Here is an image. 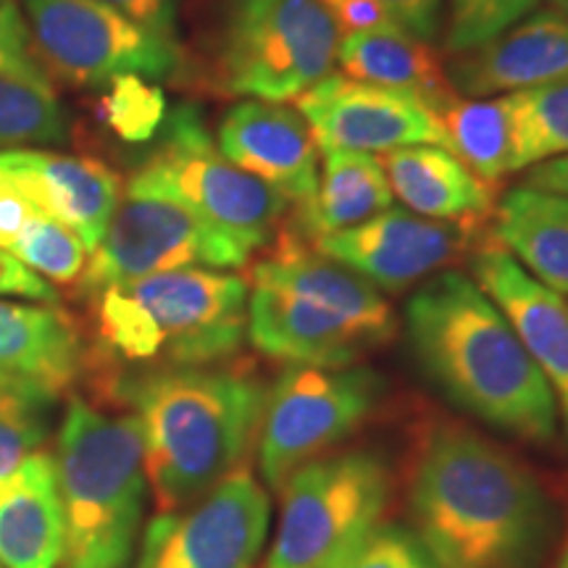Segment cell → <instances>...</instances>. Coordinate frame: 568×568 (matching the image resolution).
<instances>
[{"label":"cell","mask_w":568,"mask_h":568,"mask_svg":"<svg viewBox=\"0 0 568 568\" xmlns=\"http://www.w3.org/2000/svg\"><path fill=\"white\" fill-rule=\"evenodd\" d=\"M408 510L437 568H542L556 539V508L524 460L456 424L418 447Z\"/></svg>","instance_id":"obj_1"},{"label":"cell","mask_w":568,"mask_h":568,"mask_svg":"<svg viewBox=\"0 0 568 568\" xmlns=\"http://www.w3.org/2000/svg\"><path fill=\"white\" fill-rule=\"evenodd\" d=\"M408 339L443 393L479 422L548 445L558 406L521 337L471 276L443 272L410 295Z\"/></svg>","instance_id":"obj_2"},{"label":"cell","mask_w":568,"mask_h":568,"mask_svg":"<svg viewBox=\"0 0 568 568\" xmlns=\"http://www.w3.org/2000/svg\"><path fill=\"white\" fill-rule=\"evenodd\" d=\"M268 389L237 368L182 366L122 374L113 395L132 408L159 514L201 500L243 468Z\"/></svg>","instance_id":"obj_3"},{"label":"cell","mask_w":568,"mask_h":568,"mask_svg":"<svg viewBox=\"0 0 568 568\" xmlns=\"http://www.w3.org/2000/svg\"><path fill=\"white\" fill-rule=\"evenodd\" d=\"M247 282L219 268H176L95 293V335L113 361L148 368L213 366L247 337Z\"/></svg>","instance_id":"obj_4"},{"label":"cell","mask_w":568,"mask_h":568,"mask_svg":"<svg viewBox=\"0 0 568 568\" xmlns=\"http://www.w3.org/2000/svg\"><path fill=\"white\" fill-rule=\"evenodd\" d=\"M53 460L63 516L59 568L130 566L148 495L138 422L74 397Z\"/></svg>","instance_id":"obj_5"},{"label":"cell","mask_w":568,"mask_h":568,"mask_svg":"<svg viewBox=\"0 0 568 568\" xmlns=\"http://www.w3.org/2000/svg\"><path fill=\"white\" fill-rule=\"evenodd\" d=\"M126 195L180 203L247 251L272 243L290 211L282 193L224 159L195 105L169 111Z\"/></svg>","instance_id":"obj_6"},{"label":"cell","mask_w":568,"mask_h":568,"mask_svg":"<svg viewBox=\"0 0 568 568\" xmlns=\"http://www.w3.org/2000/svg\"><path fill=\"white\" fill-rule=\"evenodd\" d=\"M339 34L322 0H234L219 40L226 95L297 101L337 63Z\"/></svg>","instance_id":"obj_7"},{"label":"cell","mask_w":568,"mask_h":568,"mask_svg":"<svg viewBox=\"0 0 568 568\" xmlns=\"http://www.w3.org/2000/svg\"><path fill=\"white\" fill-rule=\"evenodd\" d=\"M389 471L374 453L322 456L287 479L280 527L261 568H339L389 503Z\"/></svg>","instance_id":"obj_8"},{"label":"cell","mask_w":568,"mask_h":568,"mask_svg":"<svg viewBox=\"0 0 568 568\" xmlns=\"http://www.w3.org/2000/svg\"><path fill=\"white\" fill-rule=\"evenodd\" d=\"M382 395V376L364 366H287L266 393L258 466L272 489L353 435Z\"/></svg>","instance_id":"obj_9"},{"label":"cell","mask_w":568,"mask_h":568,"mask_svg":"<svg viewBox=\"0 0 568 568\" xmlns=\"http://www.w3.org/2000/svg\"><path fill=\"white\" fill-rule=\"evenodd\" d=\"M34 55L48 77L103 88L124 74L163 80L182 63L174 38L145 30L101 0H24Z\"/></svg>","instance_id":"obj_10"},{"label":"cell","mask_w":568,"mask_h":568,"mask_svg":"<svg viewBox=\"0 0 568 568\" xmlns=\"http://www.w3.org/2000/svg\"><path fill=\"white\" fill-rule=\"evenodd\" d=\"M251 255L243 243L180 203L126 195L90 251L80 287L95 295L111 284L176 268H240Z\"/></svg>","instance_id":"obj_11"},{"label":"cell","mask_w":568,"mask_h":568,"mask_svg":"<svg viewBox=\"0 0 568 568\" xmlns=\"http://www.w3.org/2000/svg\"><path fill=\"white\" fill-rule=\"evenodd\" d=\"M268 518L266 487L237 468L201 500L155 516L142 531L134 568H255Z\"/></svg>","instance_id":"obj_12"},{"label":"cell","mask_w":568,"mask_h":568,"mask_svg":"<svg viewBox=\"0 0 568 568\" xmlns=\"http://www.w3.org/2000/svg\"><path fill=\"white\" fill-rule=\"evenodd\" d=\"M297 111L324 153H389L406 145L453 151L437 109L406 90L329 74L297 98Z\"/></svg>","instance_id":"obj_13"},{"label":"cell","mask_w":568,"mask_h":568,"mask_svg":"<svg viewBox=\"0 0 568 568\" xmlns=\"http://www.w3.org/2000/svg\"><path fill=\"white\" fill-rule=\"evenodd\" d=\"M464 224L432 222L408 209H387L351 230L314 240V251L372 282L400 293L450 264L466 245Z\"/></svg>","instance_id":"obj_14"},{"label":"cell","mask_w":568,"mask_h":568,"mask_svg":"<svg viewBox=\"0 0 568 568\" xmlns=\"http://www.w3.org/2000/svg\"><path fill=\"white\" fill-rule=\"evenodd\" d=\"M247 339L290 366L345 368L382 347L376 337L314 297L255 284L247 293Z\"/></svg>","instance_id":"obj_15"},{"label":"cell","mask_w":568,"mask_h":568,"mask_svg":"<svg viewBox=\"0 0 568 568\" xmlns=\"http://www.w3.org/2000/svg\"><path fill=\"white\" fill-rule=\"evenodd\" d=\"M216 145L226 161L258 176L290 203L305 205L314 197L318 145L301 111L247 98L224 113Z\"/></svg>","instance_id":"obj_16"},{"label":"cell","mask_w":568,"mask_h":568,"mask_svg":"<svg viewBox=\"0 0 568 568\" xmlns=\"http://www.w3.org/2000/svg\"><path fill=\"white\" fill-rule=\"evenodd\" d=\"M0 174L34 209L67 226L92 251L122 203V182L109 166L88 155L51 151L0 153Z\"/></svg>","instance_id":"obj_17"},{"label":"cell","mask_w":568,"mask_h":568,"mask_svg":"<svg viewBox=\"0 0 568 568\" xmlns=\"http://www.w3.org/2000/svg\"><path fill=\"white\" fill-rule=\"evenodd\" d=\"M471 280L493 297L548 382L568 443V301L539 284L500 245L474 255Z\"/></svg>","instance_id":"obj_18"},{"label":"cell","mask_w":568,"mask_h":568,"mask_svg":"<svg viewBox=\"0 0 568 568\" xmlns=\"http://www.w3.org/2000/svg\"><path fill=\"white\" fill-rule=\"evenodd\" d=\"M445 74L453 92L466 98L568 80V17L556 9L531 11L495 40L456 53Z\"/></svg>","instance_id":"obj_19"},{"label":"cell","mask_w":568,"mask_h":568,"mask_svg":"<svg viewBox=\"0 0 568 568\" xmlns=\"http://www.w3.org/2000/svg\"><path fill=\"white\" fill-rule=\"evenodd\" d=\"M84 345L59 303L0 297V382L40 387L61 397L80 379Z\"/></svg>","instance_id":"obj_20"},{"label":"cell","mask_w":568,"mask_h":568,"mask_svg":"<svg viewBox=\"0 0 568 568\" xmlns=\"http://www.w3.org/2000/svg\"><path fill=\"white\" fill-rule=\"evenodd\" d=\"M63 516L55 460L48 450L0 477V566L59 568Z\"/></svg>","instance_id":"obj_21"},{"label":"cell","mask_w":568,"mask_h":568,"mask_svg":"<svg viewBox=\"0 0 568 568\" xmlns=\"http://www.w3.org/2000/svg\"><path fill=\"white\" fill-rule=\"evenodd\" d=\"M253 282L314 297L343 314L347 322L361 326L382 345L395 335L393 308L372 282L318 251H305L293 240H284L280 251L253 268Z\"/></svg>","instance_id":"obj_22"},{"label":"cell","mask_w":568,"mask_h":568,"mask_svg":"<svg viewBox=\"0 0 568 568\" xmlns=\"http://www.w3.org/2000/svg\"><path fill=\"white\" fill-rule=\"evenodd\" d=\"M393 195L432 222L468 226L493 211L487 182L439 145L395 148L382 159Z\"/></svg>","instance_id":"obj_23"},{"label":"cell","mask_w":568,"mask_h":568,"mask_svg":"<svg viewBox=\"0 0 568 568\" xmlns=\"http://www.w3.org/2000/svg\"><path fill=\"white\" fill-rule=\"evenodd\" d=\"M497 243L539 284L568 295V197L535 187L508 190L495 209Z\"/></svg>","instance_id":"obj_24"},{"label":"cell","mask_w":568,"mask_h":568,"mask_svg":"<svg viewBox=\"0 0 568 568\" xmlns=\"http://www.w3.org/2000/svg\"><path fill=\"white\" fill-rule=\"evenodd\" d=\"M337 63L351 80L414 92L432 109H437V113L456 98L443 61L432 51L429 42L406 34L397 27L345 34L339 40Z\"/></svg>","instance_id":"obj_25"},{"label":"cell","mask_w":568,"mask_h":568,"mask_svg":"<svg viewBox=\"0 0 568 568\" xmlns=\"http://www.w3.org/2000/svg\"><path fill=\"white\" fill-rule=\"evenodd\" d=\"M393 187L374 153L326 151L318 187L301 205V230L311 240L358 226L393 209Z\"/></svg>","instance_id":"obj_26"},{"label":"cell","mask_w":568,"mask_h":568,"mask_svg":"<svg viewBox=\"0 0 568 568\" xmlns=\"http://www.w3.org/2000/svg\"><path fill=\"white\" fill-rule=\"evenodd\" d=\"M453 153L487 184L510 174L514 161V126L506 95L453 98L439 109Z\"/></svg>","instance_id":"obj_27"},{"label":"cell","mask_w":568,"mask_h":568,"mask_svg":"<svg viewBox=\"0 0 568 568\" xmlns=\"http://www.w3.org/2000/svg\"><path fill=\"white\" fill-rule=\"evenodd\" d=\"M506 103L514 126L510 172L568 155V80L508 92Z\"/></svg>","instance_id":"obj_28"},{"label":"cell","mask_w":568,"mask_h":568,"mask_svg":"<svg viewBox=\"0 0 568 568\" xmlns=\"http://www.w3.org/2000/svg\"><path fill=\"white\" fill-rule=\"evenodd\" d=\"M69 138V119L53 90L0 77V153Z\"/></svg>","instance_id":"obj_29"},{"label":"cell","mask_w":568,"mask_h":568,"mask_svg":"<svg viewBox=\"0 0 568 568\" xmlns=\"http://www.w3.org/2000/svg\"><path fill=\"white\" fill-rule=\"evenodd\" d=\"M55 400L40 387L0 382V477L45 450Z\"/></svg>","instance_id":"obj_30"},{"label":"cell","mask_w":568,"mask_h":568,"mask_svg":"<svg viewBox=\"0 0 568 568\" xmlns=\"http://www.w3.org/2000/svg\"><path fill=\"white\" fill-rule=\"evenodd\" d=\"M101 116L119 140L130 145H145L159 138L169 116L166 95L148 77L124 74L105 84Z\"/></svg>","instance_id":"obj_31"},{"label":"cell","mask_w":568,"mask_h":568,"mask_svg":"<svg viewBox=\"0 0 568 568\" xmlns=\"http://www.w3.org/2000/svg\"><path fill=\"white\" fill-rule=\"evenodd\" d=\"M539 0H447L445 45L464 53L485 45L537 9Z\"/></svg>","instance_id":"obj_32"},{"label":"cell","mask_w":568,"mask_h":568,"mask_svg":"<svg viewBox=\"0 0 568 568\" xmlns=\"http://www.w3.org/2000/svg\"><path fill=\"white\" fill-rule=\"evenodd\" d=\"M339 568H437V564L414 529L379 521L361 537Z\"/></svg>","instance_id":"obj_33"},{"label":"cell","mask_w":568,"mask_h":568,"mask_svg":"<svg viewBox=\"0 0 568 568\" xmlns=\"http://www.w3.org/2000/svg\"><path fill=\"white\" fill-rule=\"evenodd\" d=\"M0 77L53 90L51 77L34 55L30 30L17 0H0Z\"/></svg>","instance_id":"obj_34"},{"label":"cell","mask_w":568,"mask_h":568,"mask_svg":"<svg viewBox=\"0 0 568 568\" xmlns=\"http://www.w3.org/2000/svg\"><path fill=\"white\" fill-rule=\"evenodd\" d=\"M40 216L42 213L0 174V247L17 258L27 232L32 230Z\"/></svg>","instance_id":"obj_35"},{"label":"cell","mask_w":568,"mask_h":568,"mask_svg":"<svg viewBox=\"0 0 568 568\" xmlns=\"http://www.w3.org/2000/svg\"><path fill=\"white\" fill-rule=\"evenodd\" d=\"M397 30L432 42L443 30L445 0H379Z\"/></svg>","instance_id":"obj_36"},{"label":"cell","mask_w":568,"mask_h":568,"mask_svg":"<svg viewBox=\"0 0 568 568\" xmlns=\"http://www.w3.org/2000/svg\"><path fill=\"white\" fill-rule=\"evenodd\" d=\"M324 9L335 19L339 34L389 30L393 19L379 0H322Z\"/></svg>","instance_id":"obj_37"},{"label":"cell","mask_w":568,"mask_h":568,"mask_svg":"<svg viewBox=\"0 0 568 568\" xmlns=\"http://www.w3.org/2000/svg\"><path fill=\"white\" fill-rule=\"evenodd\" d=\"M17 295L34 303H59L53 284L27 268L19 258L0 247V297Z\"/></svg>","instance_id":"obj_38"},{"label":"cell","mask_w":568,"mask_h":568,"mask_svg":"<svg viewBox=\"0 0 568 568\" xmlns=\"http://www.w3.org/2000/svg\"><path fill=\"white\" fill-rule=\"evenodd\" d=\"M101 3L138 21L145 30L176 40V17H180L182 0H101Z\"/></svg>","instance_id":"obj_39"},{"label":"cell","mask_w":568,"mask_h":568,"mask_svg":"<svg viewBox=\"0 0 568 568\" xmlns=\"http://www.w3.org/2000/svg\"><path fill=\"white\" fill-rule=\"evenodd\" d=\"M521 184L524 187L545 190V193H558L568 197V155L527 169V176H524Z\"/></svg>","instance_id":"obj_40"},{"label":"cell","mask_w":568,"mask_h":568,"mask_svg":"<svg viewBox=\"0 0 568 568\" xmlns=\"http://www.w3.org/2000/svg\"><path fill=\"white\" fill-rule=\"evenodd\" d=\"M552 568H568V531L564 537V542H560V552L556 558V564H552Z\"/></svg>","instance_id":"obj_41"},{"label":"cell","mask_w":568,"mask_h":568,"mask_svg":"<svg viewBox=\"0 0 568 568\" xmlns=\"http://www.w3.org/2000/svg\"><path fill=\"white\" fill-rule=\"evenodd\" d=\"M552 6H556V11L566 13V17H568V0H552Z\"/></svg>","instance_id":"obj_42"},{"label":"cell","mask_w":568,"mask_h":568,"mask_svg":"<svg viewBox=\"0 0 568 568\" xmlns=\"http://www.w3.org/2000/svg\"><path fill=\"white\" fill-rule=\"evenodd\" d=\"M0 568H3V566H0Z\"/></svg>","instance_id":"obj_43"}]
</instances>
